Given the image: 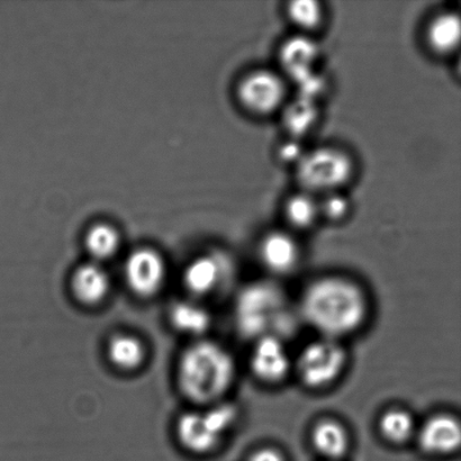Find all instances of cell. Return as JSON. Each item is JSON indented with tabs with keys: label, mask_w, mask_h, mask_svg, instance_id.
Returning a JSON list of instances; mask_svg holds the SVG:
<instances>
[{
	"label": "cell",
	"mask_w": 461,
	"mask_h": 461,
	"mask_svg": "<svg viewBox=\"0 0 461 461\" xmlns=\"http://www.w3.org/2000/svg\"><path fill=\"white\" fill-rule=\"evenodd\" d=\"M302 315L325 338L356 331L367 313V302L358 286L341 278L316 280L302 298Z\"/></svg>",
	"instance_id": "1"
},
{
	"label": "cell",
	"mask_w": 461,
	"mask_h": 461,
	"mask_svg": "<svg viewBox=\"0 0 461 461\" xmlns=\"http://www.w3.org/2000/svg\"><path fill=\"white\" fill-rule=\"evenodd\" d=\"M235 375L232 357L223 347L201 341L184 352L178 382L184 394L197 403H211L228 392Z\"/></svg>",
	"instance_id": "2"
},
{
	"label": "cell",
	"mask_w": 461,
	"mask_h": 461,
	"mask_svg": "<svg viewBox=\"0 0 461 461\" xmlns=\"http://www.w3.org/2000/svg\"><path fill=\"white\" fill-rule=\"evenodd\" d=\"M286 303L277 288L255 284L243 289L235 304V323L246 338L275 336L286 321Z\"/></svg>",
	"instance_id": "3"
},
{
	"label": "cell",
	"mask_w": 461,
	"mask_h": 461,
	"mask_svg": "<svg viewBox=\"0 0 461 461\" xmlns=\"http://www.w3.org/2000/svg\"><path fill=\"white\" fill-rule=\"evenodd\" d=\"M297 164L298 182L310 192L331 191L345 184L352 173L350 158L333 148L303 155Z\"/></svg>",
	"instance_id": "4"
},
{
	"label": "cell",
	"mask_w": 461,
	"mask_h": 461,
	"mask_svg": "<svg viewBox=\"0 0 461 461\" xmlns=\"http://www.w3.org/2000/svg\"><path fill=\"white\" fill-rule=\"evenodd\" d=\"M237 418V409L222 404L206 413H188L177 427L180 442L194 453H206L219 444Z\"/></svg>",
	"instance_id": "5"
},
{
	"label": "cell",
	"mask_w": 461,
	"mask_h": 461,
	"mask_svg": "<svg viewBox=\"0 0 461 461\" xmlns=\"http://www.w3.org/2000/svg\"><path fill=\"white\" fill-rule=\"evenodd\" d=\"M345 365L343 348L333 339L325 338L303 350L298 359V372L307 386L321 388L336 381Z\"/></svg>",
	"instance_id": "6"
},
{
	"label": "cell",
	"mask_w": 461,
	"mask_h": 461,
	"mask_svg": "<svg viewBox=\"0 0 461 461\" xmlns=\"http://www.w3.org/2000/svg\"><path fill=\"white\" fill-rule=\"evenodd\" d=\"M239 98L243 106L257 114L274 112L285 96V86L277 75L270 71H256L239 86Z\"/></svg>",
	"instance_id": "7"
},
{
	"label": "cell",
	"mask_w": 461,
	"mask_h": 461,
	"mask_svg": "<svg viewBox=\"0 0 461 461\" xmlns=\"http://www.w3.org/2000/svg\"><path fill=\"white\" fill-rule=\"evenodd\" d=\"M126 280L140 296H151L159 291L165 278V265L157 252L142 249L132 253L126 261Z\"/></svg>",
	"instance_id": "8"
},
{
	"label": "cell",
	"mask_w": 461,
	"mask_h": 461,
	"mask_svg": "<svg viewBox=\"0 0 461 461\" xmlns=\"http://www.w3.org/2000/svg\"><path fill=\"white\" fill-rule=\"evenodd\" d=\"M251 368L258 378L267 383L282 381L289 370L286 349L278 337L258 339L251 357Z\"/></svg>",
	"instance_id": "9"
},
{
	"label": "cell",
	"mask_w": 461,
	"mask_h": 461,
	"mask_svg": "<svg viewBox=\"0 0 461 461\" xmlns=\"http://www.w3.org/2000/svg\"><path fill=\"white\" fill-rule=\"evenodd\" d=\"M461 429L457 420L449 415H437L420 431L419 444L431 455H448L459 448Z\"/></svg>",
	"instance_id": "10"
},
{
	"label": "cell",
	"mask_w": 461,
	"mask_h": 461,
	"mask_svg": "<svg viewBox=\"0 0 461 461\" xmlns=\"http://www.w3.org/2000/svg\"><path fill=\"white\" fill-rule=\"evenodd\" d=\"M227 275V262L218 256L202 257L189 265L185 273V284L197 295L214 291Z\"/></svg>",
	"instance_id": "11"
},
{
	"label": "cell",
	"mask_w": 461,
	"mask_h": 461,
	"mask_svg": "<svg viewBox=\"0 0 461 461\" xmlns=\"http://www.w3.org/2000/svg\"><path fill=\"white\" fill-rule=\"evenodd\" d=\"M318 56V45L313 41L300 36L284 44L280 52V60L288 74L301 83L313 76L312 70Z\"/></svg>",
	"instance_id": "12"
},
{
	"label": "cell",
	"mask_w": 461,
	"mask_h": 461,
	"mask_svg": "<svg viewBox=\"0 0 461 461\" xmlns=\"http://www.w3.org/2000/svg\"><path fill=\"white\" fill-rule=\"evenodd\" d=\"M260 255L267 268L274 273L284 274L296 265L298 249L289 235L276 232L265 238L261 243Z\"/></svg>",
	"instance_id": "13"
},
{
	"label": "cell",
	"mask_w": 461,
	"mask_h": 461,
	"mask_svg": "<svg viewBox=\"0 0 461 461\" xmlns=\"http://www.w3.org/2000/svg\"><path fill=\"white\" fill-rule=\"evenodd\" d=\"M110 289L105 271L95 265H85L77 269L72 277V291L85 304L93 305L102 302Z\"/></svg>",
	"instance_id": "14"
},
{
	"label": "cell",
	"mask_w": 461,
	"mask_h": 461,
	"mask_svg": "<svg viewBox=\"0 0 461 461\" xmlns=\"http://www.w3.org/2000/svg\"><path fill=\"white\" fill-rule=\"evenodd\" d=\"M312 441L315 449L329 458L341 457L349 445L345 429L334 421L320 422L312 433Z\"/></svg>",
	"instance_id": "15"
},
{
	"label": "cell",
	"mask_w": 461,
	"mask_h": 461,
	"mask_svg": "<svg viewBox=\"0 0 461 461\" xmlns=\"http://www.w3.org/2000/svg\"><path fill=\"white\" fill-rule=\"evenodd\" d=\"M460 20L455 14L447 13L438 16L428 31V40L433 50L440 53H449L460 42Z\"/></svg>",
	"instance_id": "16"
},
{
	"label": "cell",
	"mask_w": 461,
	"mask_h": 461,
	"mask_svg": "<svg viewBox=\"0 0 461 461\" xmlns=\"http://www.w3.org/2000/svg\"><path fill=\"white\" fill-rule=\"evenodd\" d=\"M170 318L175 328L193 334L205 332L211 323L210 314L203 307L188 302L175 304Z\"/></svg>",
	"instance_id": "17"
},
{
	"label": "cell",
	"mask_w": 461,
	"mask_h": 461,
	"mask_svg": "<svg viewBox=\"0 0 461 461\" xmlns=\"http://www.w3.org/2000/svg\"><path fill=\"white\" fill-rule=\"evenodd\" d=\"M108 355L117 367L133 369L142 363L144 349L142 343L133 337L117 336L112 339Z\"/></svg>",
	"instance_id": "18"
},
{
	"label": "cell",
	"mask_w": 461,
	"mask_h": 461,
	"mask_svg": "<svg viewBox=\"0 0 461 461\" xmlns=\"http://www.w3.org/2000/svg\"><path fill=\"white\" fill-rule=\"evenodd\" d=\"M379 428L385 439L394 444H403L412 436L414 421L405 411L392 410L383 415Z\"/></svg>",
	"instance_id": "19"
},
{
	"label": "cell",
	"mask_w": 461,
	"mask_h": 461,
	"mask_svg": "<svg viewBox=\"0 0 461 461\" xmlns=\"http://www.w3.org/2000/svg\"><path fill=\"white\" fill-rule=\"evenodd\" d=\"M86 246L94 257L99 259L114 255L119 247V234L112 227L99 224L89 230L86 238Z\"/></svg>",
	"instance_id": "20"
},
{
	"label": "cell",
	"mask_w": 461,
	"mask_h": 461,
	"mask_svg": "<svg viewBox=\"0 0 461 461\" xmlns=\"http://www.w3.org/2000/svg\"><path fill=\"white\" fill-rule=\"evenodd\" d=\"M319 213V206L313 198L305 194L296 195L288 201L286 214L293 225L297 228H309L313 224Z\"/></svg>",
	"instance_id": "21"
},
{
	"label": "cell",
	"mask_w": 461,
	"mask_h": 461,
	"mask_svg": "<svg viewBox=\"0 0 461 461\" xmlns=\"http://www.w3.org/2000/svg\"><path fill=\"white\" fill-rule=\"evenodd\" d=\"M316 108L311 99L302 98L293 104L285 116V122L293 134H303L311 129L316 120Z\"/></svg>",
	"instance_id": "22"
},
{
	"label": "cell",
	"mask_w": 461,
	"mask_h": 461,
	"mask_svg": "<svg viewBox=\"0 0 461 461\" xmlns=\"http://www.w3.org/2000/svg\"><path fill=\"white\" fill-rule=\"evenodd\" d=\"M291 20L303 29H314L322 20V8L314 0H296L289 4Z\"/></svg>",
	"instance_id": "23"
},
{
	"label": "cell",
	"mask_w": 461,
	"mask_h": 461,
	"mask_svg": "<svg viewBox=\"0 0 461 461\" xmlns=\"http://www.w3.org/2000/svg\"><path fill=\"white\" fill-rule=\"evenodd\" d=\"M321 211L330 220H340L349 211V202L347 201L346 197L338 195V194H331V195L325 197L322 205H321Z\"/></svg>",
	"instance_id": "24"
},
{
	"label": "cell",
	"mask_w": 461,
	"mask_h": 461,
	"mask_svg": "<svg viewBox=\"0 0 461 461\" xmlns=\"http://www.w3.org/2000/svg\"><path fill=\"white\" fill-rule=\"evenodd\" d=\"M280 155L285 161H300L302 159V149L295 143L284 144Z\"/></svg>",
	"instance_id": "25"
},
{
	"label": "cell",
	"mask_w": 461,
	"mask_h": 461,
	"mask_svg": "<svg viewBox=\"0 0 461 461\" xmlns=\"http://www.w3.org/2000/svg\"><path fill=\"white\" fill-rule=\"evenodd\" d=\"M250 461H283V457L274 449H261L252 456Z\"/></svg>",
	"instance_id": "26"
}]
</instances>
